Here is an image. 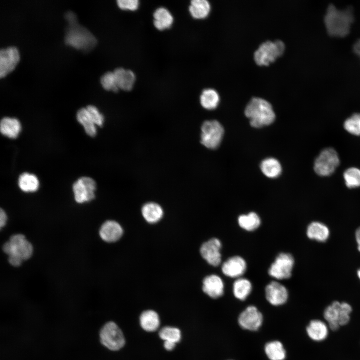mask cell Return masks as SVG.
Returning <instances> with one entry per match:
<instances>
[{"mask_svg": "<svg viewBox=\"0 0 360 360\" xmlns=\"http://www.w3.org/2000/svg\"><path fill=\"white\" fill-rule=\"evenodd\" d=\"M117 4L122 10L134 11L138 8L140 2L138 0H118Z\"/></svg>", "mask_w": 360, "mask_h": 360, "instance_id": "39", "label": "cell"}, {"mask_svg": "<svg viewBox=\"0 0 360 360\" xmlns=\"http://www.w3.org/2000/svg\"><path fill=\"white\" fill-rule=\"evenodd\" d=\"M294 265V259L291 254L280 253L271 264L268 274L277 280L288 279L292 276Z\"/></svg>", "mask_w": 360, "mask_h": 360, "instance_id": "9", "label": "cell"}, {"mask_svg": "<svg viewBox=\"0 0 360 360\" xmlns=\"http://www.w3.org/2000/svg\"><path fill=\"white\" fill-rule=\"evenodd\" d=\"M260 170L266 176L270 178L278 177L282 172L280 163L272 158H267L261 162Z\"/></svg>", "mask_w": 360, "mask_h": 360, "instance_id": "26", "label": "cell"}, {"mask_svg": "<svg viewBox=\"0 0 360 360\" xmlns=\"http://www.w3.org/2000/svg\"><path fill=\"white\" fill-rule=\"evenodd\" d=\"M266 297L272 305L278 306L288 300V293L286 288L277 282H272L266 288Z\"/></svg>", "mask_w": 360, "mask_h": 360, "instance_id": "14", "label": "cell"}, {"mask_svg": "<svg viewBox=\"0 0 360 360\" xmlns=\"http://www.w3.org/2000/svg\"><path fill=\"white\" fill-rule=\"evenodd\" d=\"M357 276L359 280H360V268H359L357 271Z\"/></svg>", "mask_w": 360, "mask_h": 360, "instance_id": "44", "label": "cell"}, {"mask_svg": "<svg viewBox=\"0 0 360 360\" xmlns=\"http://www.w3.org/2000/svg\"><path fill=\"white\" fill-rule=\"evenodd\" d=\"M252 290L250 282L244 278L236 280L233 285V292L234 296L239 300H244Z\"/></svg>", "mask_w": 360, "mask_h": 360, "instance_id": "29", "label": "cell"}, {"mask_svg": "<svg viewBox=\"0 0 360 360\" xmlns=\"http://www.w3.org/2000/svg\"><path fill=\"white\" fill-rule=\"evenodd\" d=\"M100 83L106 90L117 92L119 90L114 72L105 73L100 78Z\"/></svg>", "mask_w": 360, "mask_h": 360, "instance_id": "37", "label": "cell"}, {"mask_svg": "<svg viewBox=\"0 0 360 360\" xmlns=\"http://www.w3.org/2000/svg\"><path fill=\"white\" fill-rule=\"evenodd\" d=\"M21 128L20 123L16 118H4L1 120V133L10 138H16L21 131Z\"/></svg>", "mask_w": 360, "mask_h": 360, "instance_id": "25", "label": "cell"}, {"mask_svg": "<svg viewBox=\"0 0 360 360\" xmlns=\"http://www.w3.org/2000/svg\"><path fill=\"white\" fill-rule=\"evenodd\" d=\"M154 24L156 29L164 30L170 28L174 23V18L166 8H160L154 14Z\"/></svg>", "mask_w": 360, "mask_h": 360, "instance_id": "20", "label": "cell"}, {"mask_svg": "<svg viewBox=\"0 0 360 360\" xmlns=\"http://www.w3.org/2000/svg\"><path fill=\"white\" fill-rule=\"evenodd\" d=\"M101 344L111 351H118L126 344L124 334L114 322L110 321L106 323L100 328L99 332Z\"/></svg>", "mask_w": 360, "mask_h": 360, "instance_id": "4", "label": "cell"}, {"mask_svg": "<svg viewBox=\"0 0 360 360\" xmlns=\"http://www.w3.org/2000/svg\"><path fill=\"white\" fill-rule=\"evenodd\" d=\"M140 324L143 330L148 332H154L159 328L160 319L154 311L148 310L144 312L140 316Z\"/></svg>", "mask_w": 360, "mask_h": 360, "instance_id": "24", "label": "cell"}, {"mask_svg": "<svg viewBox=\"0 0 360 360\" xmlns=\"http://www.w3.org/2000/svg\"><path fill=\"white\" fill-rule=\"evenodd\" d=\"M245 115L250 120V124L254 128H260L272 124L276 114L272 104L260 98H254L245 109Z\"/></svg>", "mask_w": 360, "mask_h": 360, "instance_id": "2", "label": "cell"}, {"mask_svg": "<svg viewBox=\"0 0 360 360\" xmlns=\"http://www.w3.org/2000/svg\"><path fill=\"white\" fill-rule=\"evenodd\" d=\"M100 234L104 241L107 242H114L121 238L123 234V230L117 222L108 220L102 226Z\"/></svg>", "mask_w": 360, "mask_h": 360, "instance_id": "17", "label": "cell"}, {"mask_svg": "<svg viewBox=\"0 0 360 360\" xmlns=\"http://www.w3.org/2000/svg\"><path fill=\"white\" fill-rule=\"evenodd\" d=\"M160 338L164 342L177 344L181 340L180 330L176 328L166 326L163 328L159 332Z\"/></svg>", "mask_w": 360, "mask_h": 360, "instance_id": "35", "label": "cell"}, {"mask_svg": "<svg viewBox=\"0 0 360 360\" xmlns=\"http://www.w3.org/2000/svg\"><path fill=\"white\" fill-rule=\"evenodd\" d=\"M8 261L12 266H18L21 264L22 260L18 257L10 256H9Z\"/></svg>", "mask_w": 360, "mask_h": 360, "instance_id": "40", "label": "cell"}, {"mask_svg": "<svg viewBox=\"0 0 360 360\" xmlns=\"http://www.w3.org/2000/svg\"><path fill=\"white\" fill-rule=\"evenodd\" d=\"M210 4L206 0H193L189 7L191 16L196 19L206 18L210 12Z\"/></svg>", "mask_w": 360, "mask_h": 360, "instance_id": "27", "label": "cell"}, {"mask_svg": "<svg viewBox=\"0 0 360 360\" xmlns=\"http://www.w3.org/2000/svg\"><path fill=\"white\" fill-rule=\"evenodd\" d=\"M202 290L211 298H218L224 294V282L217 275L208 276L203 280Z\"/></svg>", "mask_w": 360, "mask_h": 360, "instance_id": "16", "label": "cell"}, {"mask_svg": "<svg viewBox=\"0 0 360 360\" xmlns=\"http://www.w3.org/2000/svg\"><path fill=\"white\" fill-rule=\"evenodd\" d=\"M65 18L68 22L64 42L66 45L84 52H88L97 44V40L86 28L80 25L72 12H68Z\"/></svg>", "mask_w": 360, "mask_h": 360, "instance_id": "1", "label": "cell"}, {"mask_svg": "<svg viewBox=\"0 0 360 360\" xmlns=\"http://www.w3.org/2000/svg\"><path fill=\"white\" fill-rule=\"evenodd\" d=\"M20 60V52L15 46L0 50V78L5 77L16 68Z\"/></svg>", "mask_w": 360, "mask_h": 360, "instance_id": "11", "label": "cell"}, {"mask_svg": "<svg viewBox=\"0 0 360 360\" xmlns=\"http://www.w3.org/2000/svg\"><path fill=\"white\" fill-rule=\"evenodd\" d=\"M265 352L270 360H284L286 358L284 347L278 341L268 343L265 346Z\"/></svg>", "mask_w": 360, "mask_h": 360, "instance_id": "33", "label": "cell"}, {"mask_svg": "<svg viewBox=\"0 0 360 360\" xmlns=\"http://www.w3.org/2000/svg\"><path fill=\"white\" fill-rule=\"evenodd\" d=\"M239 226L246 231H254L260 226L261 220L257 214L251 212L247 214H242L238 218Z\"/></svg>", "mask_w": 360, "mask_h": 360, "instance_id": "30", "label": "cell"}, {"mask_svg": "<svg viewBox=\"0 0 360 360\" xmlns=\"http://www.w3.org/2000/svg\"><path fill=\"white\" fill-rule=\"evenodd\" d=\"M220 98L218 92L214 90H204L200 97L202 106L207 110L216 109L220 102Z\"/></svg>", "mask_w": 360, "mask_h": 360, "instance_id": "28", "label": "cell"}, {"mask_svg": "<svg viewBox=\"0 0 360 360\" xmlns=\"http://www.w3.org/2000/svg\"><path fill=\"white\" fill-rule=\"evenodd\" d=\"M20 188L24 192H32L39 188L40 182L37 177L32 174L24 173L18 180Z\"/></svg>", "mask_w": 360, "mask_h": 360, "instance_id": "31", "label": "cell"}, {"mask_svg": "<svg viewBox=\"0 0 360 360\" xmlns=\"http://www.w3.org/2000/svg\"><path fill=\"white\" fill-rule=\"evenodd\" d=\"M86 108L94 124L98 126H102L104 124V118L98 108L92 105L88 106Z\"/></svg>", "mask_w": 360, "mask_h": 360, "instance_id": "38", "label": "cell"}, {"mask_svg": "<svg viewBox=\"0 0 360 360\" xmlns=\"http://www.w3.org/2000/svg\"><path fill=\"white\" fill-rule=\"evenodd\" d=\"M344 178L346 186L350 188L360 187V169L350 168L344 172Z\"/></svg>", "mask_w": 360, "mask_h": 360, "instance_id": "34", "label": "cell"}, {"mask_svg": "<svg viewBox=\"0 0 360 360\" xmlns=\"http://www.w3.org/2000/svg\"><path fill=\"white\" fill-rule=\"evenodd\" d=\"M142 213L145 220L150 224L158 222L164 216V210L162 206L153 202L144 204L142 209Z\"/></svg>", "mask_w": 360, "mask_h": 360, "instance_id": "22", "label": "cell"}, {"mask_svg": "<svg viewBox=\"0 0 360 360\" xmlns=\"http://www.w3.org/2000/svg\"><path fill=\"white\" fill-rule=\"evenodd\" d=\"M3 250L9 256H16L22 260L29 259L33 252L32 244L20 234L12 236L10 242L4 244Z\"/></svg>", "mask_w": 360, "mask_h": 360, "instance_id": "8", "label": "cell"}, {"mask_svg": "<svg viewBox=\"0 0 360 360\" xmlns=\"http://www.w3.org/2000/svg\"><path fill=\"white\" fill-rule=\"evenodd\" d=\"M308 336L313 340L321 342L326 338L328 330L326 324L320 320H312L306 328Z\"/></svg>", "mask_w": 360, "mask_h": 360, "instance_id": "21", "label": "cell"}, {"mask_svg": "<svg viewBox=\"0 0 360 360\" xmlns=\"http://www.w3.org/2000/svg\"><path fill=\"white\" fill-rule=\"evenodd\" d=\"M306 235L308 238L318 242H326L330 236L328 227L320 222H313L309 224L306 230Z\"/></svg>", "mask_w": 360, "mask_h": 360, "instance_id": "18", "label": "cell"}, {"mask_svg": "<svg viewBox=\"0 0 360 360\" xmlns=\"http://www.w3.org/2000/svg\"><path fill=\"white\" fill-rule=\"evenodd\" d=\"M341 313V302H334L328 306L324 312V318L328 322L330 328L332 330H338L340 325L338 321Z\"/></svg>", "mask_w": 360, "mask_h": 360, "instance_id": "23", "label": "cell"}, {"mask_svg": "<svg viewBox=\"0 0 360 360\" xmlns=\"http://www.w3.org/2000/svg\"><path fill=\"white\" fill-rule=\"evenodd\" d=\"M221 242L213 238L204 242L201 246L200 252L207 262L214 266H218L222 262Z\"/></svg>", "mask_w": 360, "mask_h": 360, "instance_id": "13", "label": "cell"}, {"mask_svg": "<svg viewBox=\"0 0 360 360\" xmlns=\"http://www.w3.org/2000/svg\"><path fill=\"white\" fill-rule=\"evenodd\" d=\"M344 128L348 133L360 136V114H355L344 122Z\"/></svg>", "mask_w": 360, "mask_h": 360, "instance_id": "36", "label": "cell"}, {"mask_svg": "<svg viewBox=\"0 0 360 360\" xmlns=\"http://www.w3.org/2000/svg\"><path fill=\"white\" fill-rule=\"evenodd\" d=\"M200 142L206 148L215 150L219 147L224 135V128L218 121L207 120L201 128Z\"/></svg>", "mask_w": 360, "mask_h": 360, "instance_id": "7", "label": "cell"}, {"mask_svg": "<svg viewBox=\"0 0 360 360\" xmlns=\"http://www.w3.org/2000/svg\"><path fill=\"white\" fill-rule=\"evenodd\" d=\"M340 164L338 152L334 148H329L323 150L316 158L314 168L318 176H328L335 172Z\"/></svg>", "mask_w": 360, "mask_h": 360, "instance_id": "6", "label": "cell"}, {"mask_svg": "<svg viewBox=\"0 0 360 360\" xmlns=\"http://www.w3.org/2000/svg\"><path fill=\"white\" fill-rule=\"evenodd\" d=\"M77 119L84 127L86 134L92 136L96 134V125L93 122L86 108H82L77 112Z\"/></svg>", "mask_w": 360, "mask_h": 360, "instance_id": "32", "label": "cell"}, {"mask_svg": "<svg viewBox=\"0 0 360 360\" xmlns=\"http://www.w3.org/2000/svg\"><path fill=\"white\" fill-rule=\"evenodd\" d=\"M285 50L284 43L280 40L266 41L261 44L254 54V59L259 66H268L282 56Z\"/></svg>", "mask_w": 360, "mask_h": 360, "instance_id": "5", "label": "cell"}, {"mask_svg": "<svg viewBox=\"0 0 360 360\" xmlns=\"http://www.w3.org/2000/svg\"><path fill=\"white\" fill-rule=\"evenodd\" d=\"M7 216L4 210L2 209H0V228H2L6 224L7 222Z\"/></svg>", "mask_w": 360, "mask_h": 360, "instance_id": "41", "label": "cell"}, {"mask_svg": "<svg viewBox=\"0 0 360 360\" xmlns=\"http://www.w3.org/2000/svg\"><path fill=\"white\" fill-rule=\"evenodd\" d=\"M176 346V344L170 342H164V347L166 350L168 351H171L173 350Z\"/></svg>", "mask_w": 360, "mask_h": 360, "instance_id": "42", "label": "cell"}, {"mask_svg": "<svg viewBox=\"0 0 360 360\" xmlns=\"http://www.w3.org/2000/svg\"><path fill=\"white\" fill-rule=\"evenodd\" d=\"M114 72L119 90L130 91L132 89L136 80L133 72L120 68L116 69Z\"/></svg>", "mask_w": 360, "mask_h": 360, "instance_id": "19", "label": "cell"}, {"mask_svg": "<svg viewBox=\"0 0 360 360\" xmlns=\"http://www.w3.org/2000/svg\"><path fill=\"white\" fill-rule=\"evenodd\" d=\"M96 183L88 177H82L78 180L73 186L76 201L79 204L91 201L95 198Z\"/></svg>", "mask_w": 360, "mask_h": 360, "instance_id": "10", "label": "cell"}, {"mask_svg": "<svg viewBox=\"0 0 360 360\" xmlns=\"http://www.w3.org/2000/svg\"><path fill=\"white\" fill-rule=\"evenodd\" d=\"M246 268V263L242 258L234 256L230 258L223 264L222 270L226 276L236 278L242 276Z\"/></svg>", "mask_w": 360, "mask_h": 360, "instance_id": "15", "label": "cell"}, {"mask_svg": "<svg viewBox=\"0 0 360 360\" xmlns=\"http://www.w3.org/2000/svg\"><path fill=\"white\" fill-rule=\"evenodd\" d=\"M324 20L330 34L340 37L346 36L350 32L354 16L348 10L340 11L331 5L328 10Z\"/></svg>", "mask_w": 360, "mask_h": 360, "instance_id": "3", "label": "cell"}, {"mask_svg": "<svg viewBox=\"0 0 360 360\" xmlns=\"http://www.w3.org/2000/svg\"><path fill=\"white\" fill-rule=\"evenodd\" d=\"M355 237L358 246V250L360 252V227L358 228L356 230Z\"/></svg>", "mask_w": 360, "mask_h": 360, "instance_id": "43", "label": "cell"}, {"mask_svg": "<svg viewBox=\"0 0 360 360\" xmlns=\"http://www.w3.org/2000/svg\"><path fill=\"white\" fill-rule=\"evenodd\" d=\"M263 322V316L254 306L248 307L240 314L238 324L242 328L250 331L258 330Z\"/></svg>", "mask_w": 360, "mask_h": 360, "instance_id": "12", "label": "cell"}]
</instances>
